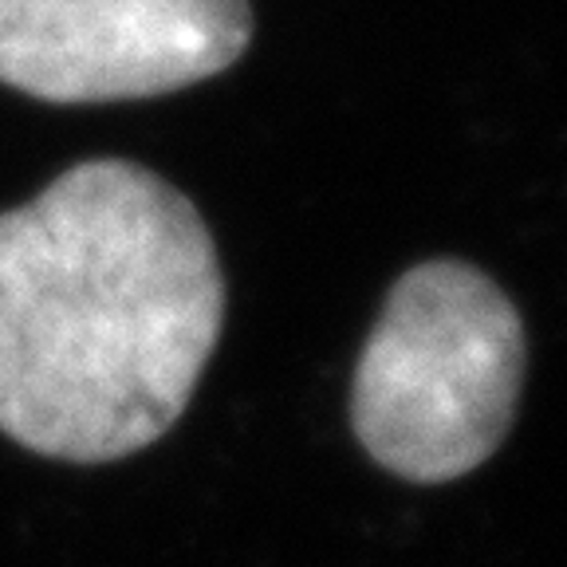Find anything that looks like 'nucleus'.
Wrapping results in <instances>:
<instances>
[{
    "mask_svg": "<svg viewBox=\"0 0 567 567\" xmlns=\"http://www.w3.org/2000/svg\"><path fill=\"white\" fill-rule=\"evenodd\" d=\"M528 339L501 284L465 260L399 276L351 379V430L410 485H450L485 465L516 422Z\"/></svg>",
    "mask_w": 567,
    "mask_h": 567,
    "instance_id": "f03ea898",
    "label": "nucleus"
},
{
    "mask_svg": "<svg viewBox=\"0 0 567 567\" xmlns=\"http://www.w3.org/2000/svg\"><path fill=\"white\" fill-rule=\"evenodd\" d=\"M248 0H0V83L44 103L189 87L240 60Z\"/></svg>",
    "mask_w": 567,
    "mask_h": 567,
    "instance_id": "7ed1b4c3",
    "label": "nucleus"
},
{
    "mask_svg": "<svg viewBox=\"0 0 567 567\" xmlns=\"http://www.w3.org/2000/svg\"><path fill=\"white\" fill-rule=\"evenodd\" d=\"M225 328L202 213L138 162L95 158L0 213V434L52 461L146 450Z\"/></svg>",
    "mask_w": 567,
    "mask_h": 567,
    "instance_id": "f257e3e1",
    "label": "nucleus"
}]
</instances>
